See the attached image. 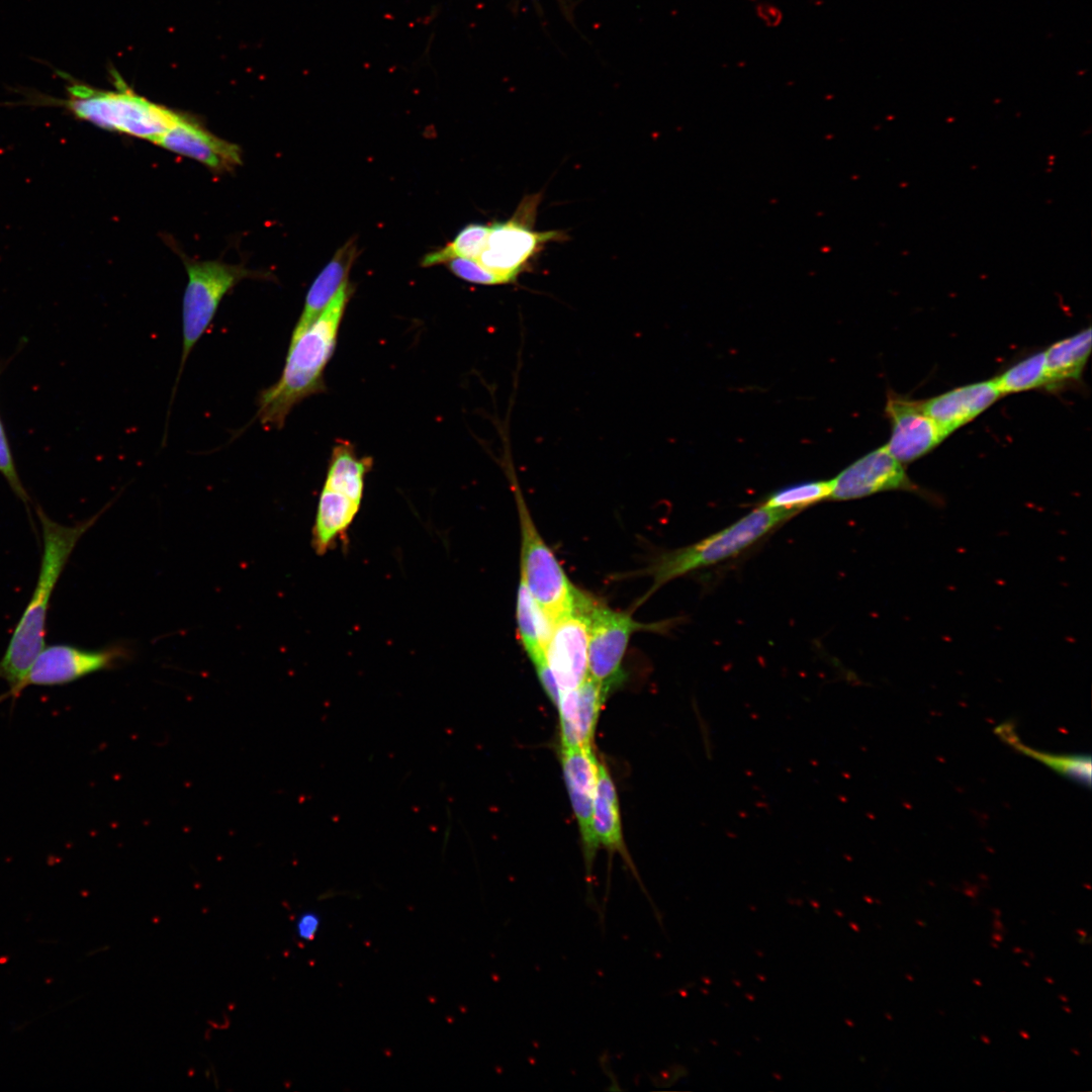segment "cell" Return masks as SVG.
<instances>
[{
  "label": "cell",
  "mask_w": 1092,
  "mask_h": 1092,
  "mask_svg": "<svg viewBox=\"0 0 1092 1092\" xmlns=\"http://www.w3.org/2000/svg\"><path fill=\"white\" fill-rule=\"evenodd\" d=\"M108 506L93 517L72 526L54 521L40 507L36 508L42 538L39 572L31 598L0 659V678L8 684L9 690L18 685L44 647L47 615L58 580L78 541Z\"/></svg>",
  "instance_id": "obj_1"
},
{
  "label": "cell",
  "mask_w": 1092,
  "mask_h": 1092,
  "mask_svg": "<svg viewBox=\"0 0 1092 1092\" xmlns=\"http://www.w3.org/2000/svg\"><path fill=\"white\" fill-rule=\"evenodd\" d=\"M351 291L346 280L320 316L289 344L281 376L258 396L256 417L263 426L281 429L297 403L324 392V371L334 353Z\"/></svg>",
  "instance_id": "obj_2"
},
{
  "label": "cell",
  "mask_w": 1092,
  "mask_h": 1092,
  "mask_svg": "<svg viewBox=\"0 0 1092 1092\" xmlns=\"http://www.w3.org/2000/svg\"><path fill=\"white\" fill-rule=\"evenodd\" d=\"M795 515V512L759 505L721 531L662 553L645 569L652 577V584L640 603L670 580L737 556Z\"/></svg>",
  "instance_id": "obj_3"
},
{
  "label": "cell",
  "mask_w": 1092,
  "mask_h": 1092,
  "mask_svg": "<svg viewBox=\"0 0 1092 1092\" xmlns=\"http://www.w3.org/2000/svg\"><path fill=\"white\" fill-rule=\"evenodd\" d=\"M58 102L80 120L152 143L182 117L125 87L101 90L72 82L67 98Z\"/></svg>",
  "instance_id": "obj_4"
},
{
  "label": "cell",
  "mask_w": 1092,
  "mask_h": 1092,
  "mask_svg": "<svg viewBox=\"0 0 1092 1092\" xmlns=\"http://www.w3.org/2000/svg\"><path fill=\"white\" fill-rule=\"evenodd\" d=\"M514 468H507L517 505L520 532V575L550 625L569 612L578 590L538 531L523 496Z\"/></svg>",
  "instance_id": "obj_5"
},
{
  "label": "cell",
  "mask_w": 1092,
  "mask_h": 1092,
  "mask_svg": "<svg viewBox=\"0 0 1092 1092\" xmlns=\"http://www.w3.org/2000/svg\"><path fill=\"white\" fill-rule=\"evenodd\" d=\"M185 267L188 280L182 301V353L174 392L190 352L208 329L223 296L244 279L261 278L259 272L244 265L218 260H185Z\"/></svg>",
  "instance_id": "obj_6"
},
{
  "label": "cell",
  "mask_w": 1092,
  "mask_h": 1092,
  "mask_svg": "<svg viewBox=\"0 0 1092 1092\" xmlns=\"http://www.w3.org/2000/svg\"><path fill=\"white\" fill-rule=\"evenodd\" d=\"M541 194L525 196L513 216L489 226L485 246L477 262L505 284L516 282L528 261L549 242L565 240L560 231L537 232L534 221Z\"/></svg>",
  "instance_id": "obj_7"
},
{
  "label": "cell",
  "mask_w": 1092,
  "mask_h": 1092,
  "mask_svg": "<svg viewBox=\"0 0 1092 1092\" xmlns=\"http://www.w3.org/2000/svg\"><path fill=\"white\" fill-rule=\"evenodd\" d=\"M130 656V649L111 644L99 649H85L69 644L46 646L34 658L18 685L0 696L15 701L29 686L54 687L76 681L88 674L118 666Z\"/></svg>",
  "instance_id": "obj_8"
},
{
  "label": "cell",
  "mask_w": 1092,
  "mask_h": 1092,
  "mask_svg": "<svg viewBox=\"0 0 1092 1092\" xmlns=\"http://www.w3.org/2000/svg\"><path fill=\"white\" fill-rule=\"evenodd\" d=\"M593 599L588 610V676L613 690L624 678L622 662L634 632L655 629Z\"/></svg>",
  "instance_id": "obj_9"
},
{
  "label": "cell",
  "mask_w": 1092,
  "mask_h": 1092,
  "mask_svg": "<svg viewBox=\"0 0 1092 1092\" xmlns=\"http://www.w3.org/2000/svg\"><path fill=\"white\" fill-rule=\"evenodd\" d=\"M561 764L570 803L581 836L583 860L586 876V902L588 907L602 911L593 893V867L600 844L597 840L594 824V798L599 770L592 745L561 748Z\"/></svg>",
  "instance_id": "obj_10"
},
{
  "label": "cell",
  "mask_w": 1092,
  "mask_h": 1092,
  "mask_svg": "<svg viewBox=\"0 0 1092 1092\" xmlns=\"http://www.w3.org/2000/svg\"><path fill=\"white\" fill-rule=\"evenodd\" d=\"M593 598L578 590L572 609L551 626L545 655L560 694L587 676L588 610Z\"/></svg>",
  "instance_id": "obj_11"
},
{
  "label": "cell",
  "mask_w": 1092,
  "mask_h": 1092,
  "mask_svg": "<svg viewBox=\"0 0 1092 1092\" xmlns=\"http://www.w3.org/2000/svg\"><path fill=\"white\" fill-rule=\"evenodd\" d=\"M828 499L850 500L889 490H905L922 497L929 496L911 480L903 464L896 460L886 446L863 455L830 480Z\"/></svg>",
  "instance_id": "obj_12"
},
{
  "label": "cell",
  "mask_w": 1092,
  "mask_h": 1092,
  "mask_svg": "<svg viewBox=\"0 0 1092 1092\" xmlns=\"http://www.w3.org/2000/svg\"><path fill=\"white\" fill-rule=\"evenodd\" d=\"M885 415L891 425V436L885 446L902 464L919 459L946 438L923 412L920 400L889 391Z\"/></svg>",
  "instance_id": "obj_13"
},
{
  "label": "cell",
  "mask_w": 1092,
  "mask_h": 1092,
  "mask_svg": "<svg viewBox=\"0 0 1092 1092\" xmlns=\"http://www.w3.org/2000/svg\"><path fill=\"white\" fill-rule=\"evenodd\" d=\"M154 144L193 159L215 172H230L242 164L241 148L222 140L185 115Z\"/></svg>",
  "instance_id": "obj_14"
},
{
  "label": "cell",
  "mask_w": 1092,
  "mask_h": 1092,
  "mask_svg": "<svg viewBox=\"0 0 1092 1092\" xmlns=\"http://www.w3.org/2000/svg\"><path fill=\"white\" fill-rule=\"evenodd\" d=\"M611 691L587 676L577 688L560 694L561 748L593 744L601 709Z\"/></svg>",
  "instance_id": "obj_15"
},
{
  "label": "cell",
  "mask_w": 1092,
  "mask_h": 1092,
  "mask_svg": "<svg viewBox=\"0 0 1092 1092\" xmlns=\"http://www.w3.org/2000/svg\"><path fill=\"white\" fill-rule=\"evenodd\" d=\"M1001 395L993 379L967 384L920 400L923 412L947 437L973 421Z\"/></svg>",
  "instance_id": "obj_16"
},
{
  "label": "cell",
  "mask_w": 1092,
  "mask_h": 1092,
  "mask_svg": "<svg viewBox=\"0 0 1092 1092\" xmlns=\"http://www.w3.org/2000/svg\"><path fill=\"white\" fill-rule=\"evenodd\" d=\"M593 824L599 844L605 846L611 852L619 853L626 864L631 869L635 878L640 882V878L625 846L616 787L607 766L602 762H599L594 798ZM640 885L642 891L648 897V900L652 905L651 907L656 913V918L659 919L660 915L656 906H654L641 882Z\"/></svg>",
  "instance_id": "obj_17"
},
{
  "label": "cell",
  "mask_w": 1092,
  "mask_h": 1092,
  "mask_svg": "<svg viewBox=\"0 0 1092 1092\" xmlns=\"http://www.w3.org/2000/svg\"><path fill=\"white\" fill-rule=\"evenodd\" d=\"M356 256L354 241L345 243L335 253L312 282L306 294L302 312L293 329L290 343L294 342L320 316L341 285L348 280V273Z\"/></svg>",
  "instance_id": "obj_18"
},
{
  "label": "cell",
  "mask_w": 1092,
  "mask_h": 1092,
  "mask_svg": "<svg viewBox=\"0 0 1092 1092\" xmlns=\"http://www.w3.org/2000/svg\"><path fill=\"white\" fill-rule=\"evenodd\" d=\"M360 505L344 494L323 487L320 494L311 544L318 555L334 549L337 543L347 541V533L356 518Z\"/></svg>",
  "instance_id": "obj_19"
},
{
  "label": "cell",
  "mask_w": 1092,
  "mask_h": 1092,
  "mask_svg": "<svg viewBox=\"0 0 1092 1092\" xmlns=\"http://www.w3.org/2000/svg\"><path fill=\"white\" fill-rule=\"evenodd\" d=\"M1092 331L1090 327L1076 335L1051 345L1045 351L1048 389L1081 379L1091 352Z\"/></svg>",
  "instance_id": "obj_20"
},
{
  "label": "cell",
  "mask_w": 1092,
  "mask_h": 1092,
  "mask_svg": "<svg viewBox=\"0 0 1092 1092\" xmlns=\"http://www.w3.org/2000/svg\"><path fill=\"white\" fill-rule=\"evenodd\" d=\"M370 457L357 456L349 442L340 441L333 448L325 488L344 494L361 505L364 478L372 467Z\"/></svg>",
  "instance_id": "obj_21"
},
{
  "label": "cell",
  "mask_w": 1092,
  "mask_h": 1092,
  "mask_svg": "<svg viewBox=\"0 0 1092 1092\" xmlns=\"http://www.w3.org/2000/svg\"><path fill=\"white\" fill-rule=\"evenodd\" d=\"M516 612L519 637L532 663L546 657L545 646L551 627L535 603L521 575L517 593Z\"/></svg>",
  "instance_id": "obj_22"
},
{
  "label": "cell",
  "mask_w": 1092,
  "mask_h": 1092,
  "mask_svg": "<svg viewBox=\"0 0 1092 1092\" xmlns=\"http://www.w3.org/2000/svg\"><path fill=\"white\" fill-rule=\"evenodd\" d=\"M995 732L1014 749L1036 759L1059 775L1080 785H1091V757L1083 754H1052L1024 745L1010 722L1002 723Z\"/></svg>",
  "instance_id": "obj_23"
},
{
  "label": "cell",
  "mask_w": 1092,
  "mask_h": 1092,
  "mask_svg": "<svg viewBox=\"0 0 1092 1092\" xmlns=\"http://www.w3.org/2000/svg\"><path fill=\"white\" fill-rule=\"evenodd\" d=\"M993 380L1001 395L1046 387L1044 351L1024 358Z\"/></svg>",
  "instance_id": "obj_24"
},
{
  "label": "cell",
  "mask_w": 1092,
  "mask_h": 1092,
  "mask_svg": "<svg viewBox=\"0 0 1092 1092\" xmlns=\"http://www.w3.org/2000/svg\"><path fill=\"white\" fill-rule=\"evenodd\" d=\"M488 233V225L479 223L467 224L457 234L455 239L444 248L427 254L423 258L422 266H433L454 258L477 260L485 246Z\"/></svg>",
  "instance_id": "obj_25"
},
{
  "label": "cell",
  "mask_w": 1092,
  "mask_h": 1092,
  "mask_svg": "<svg viewBox=\"0 0 1092 1092\" xmlns=\"http://www.w3.org/2000/svg\"><path fill=\"white\" fill-rule=\"evenodd\" d=\"M830 480L808 481L776 490L761 504L764 507L799 513L802 510L828 499Z\"/></svg>",
  "instance_id": "obj_26"
},
{
  "label": "cell",
  "mask_w": 1092,
  "mask_h": 1092,
  "mask_svg": "<svg viewBox=\"0 0 1092 1092\" xmlns=\"http://www.w3.org/2000/svg\"><path fill=\"white\" fill-rule=\"evenodd\" d=\"M446 263L452 273L467 282L480 285L505 284L499 277L485 269L476 260L469 258H454Z\"/></svg>",
  "instance_id": "obj_27"
},
{
  "label": "cell",
  "mask_w": 1092,
  "mask_h": 1092,
  "mask_svg": "<svg viewBox=\"0 0 1092 1092\" xmlns=\"http://www.w3.org/2000/svg\"><path fill=\"white\" fill-rule=\"evenodd\" d=\"M0 472L7 480L8 484L14 491V493L24 503L27 507L29 503V496L23 487L17 470L15 468L13 458L8 445L7 437L3 424L0 420Z\"/></svg>",
  "instance_id": "obj_28"
},
{
  "label": "cell",
  "mask_w": 1092,
  "mask_h": 1092,
  "mask_svg": "<svg viewBox=\"0 0 1092 1092\" xmlns=\"http://www.w3.org/2000/svg\"><path fill=\"white\" fill-rule=\"evenodd\" d=\"M321 925V917L313 911L301 913L295 923L297 936L302 940H311L315 937Z\"/></svg>",
  "instance_id": "obj_29"
},
{
  "label": "cell",
  "mask_w": 1092,
  "mask_h": 1092,
  "mask_svg": "<svg viewBox=\"0 0 1092 1092\" xmlns=\"http://www.w3.org/2000/svg\"><path fill=\"white\" fill-rule=\"evenodd\" d=\"M992 939H993V940H995V941H997V942H1001V941H1003V939H1004V938H1003V935H1002V934H1000V933H998V932H994V933L992 934Z\"/></svg>",
  "instance_id": "obj_30"
},
{
  "label": "cell",
  "mask_w": 1092,
  "mask_h": 1092,
  "mask_svg": "<svg viewBox=\"0 0 1092 1092\" xmlns=\"http://www.w3.org/2000/svg\"><path fill=\"white\" fill-rule=\"evenodd\" d=\"M1018 1034L1024 1039H1029L1030 1038L1029 1033L1027 1031L1023 1030V1029L1018 1030Z\"/></svg>",
  "instance_id": "obj_31"
},
{
  "label": "cell",
  "mask_w": 1092,
  "mask_h": 1092,
  "mask_svg": "<svg viewBox=\"0 0 1092 1092\" xmlns=\"http://www.w3.org/2000/svg\"><path fill=\"white\" fill-rule=\"evenodd\" d=\"M993 925H994V927H995V929H996V930H999V929H1002V928H1003V924L1001 923V921H999V920H998V918H996V919L994 920V923H993Z\"/></svg>",
  "instance_id": "obj_32"
},
{
  "label": "cell",
  "mask_w": 1092,
  "mask_h": 1092,
  "mask_svg": "<svg viewBox=\"0 0 1092 1092\" xmlns=\"http://www.w3.org/2000/svg\"><path fill=\"white\" fill-rule=\"evenodd\" d=\"M981 1040H982V1041H983V1042H984L985 1044H990V1043H991V1039H990V1038H989V1037H988L987 1035H985V1034H982V1035H981Z\"/></svg>",
  "instance_id": "obj_33"
},
{
  "label": "cell",
  "mask_w": 1092,
  "mask_h": 1092,
  "mask_svg": "<svg viewBox=\"0 0 1092 1092\" xmlns=\"http://www.w3.org/2000/svg\"><path fill=\"white\" fill-rule=\"evenodd\" d=\"M1012 951H1013L1014 953H1022V952H1023V949H1022V948H1020L1019 946H1014V947L1012 948Z\"/></svg>",
  "instance_id": "obj_34"
},
{
  "label": "cell",
  "mask_w": 1092,
  "mask_h": 1092,
  "mask_svg": "<svg viewBox=\"0 0 1092 1092\" xmlns=\"http://www.w3.org/2000/svg\"><path fill=\"white\" fill-rule=\"evenodd\" d=\"M992 911L996 918H999L1001 916V911L998 908L992 909Z\"/></svg>",
  "instance_id": "obj_35"
},
{
  "label": "cell",
  "mask_w": 1092,
  "mask_h": 1092,
  "mask_svg": "<svg viewBox=\"0 0 1092 1092\" xmlns=\"http://www.w3.org/2000/svg\"><path fill=\"white\" fill-rule=\"evenodd\" d=\"M1059 999L1064 1003H1067L1069 1001V998L1063 994L1059 995Z\"/></svg>",
  "instance_id": "obj_36"
},
{
  "label": "cell",
  "mask_w": 1092,
  "mask_h": 1092,
  "mask_svg": "<svg viewBox=\"0 0 1092 1092\" xmlns=\"http://www.w3.org/2000/svg\"><path fill=\"white\" fill-rule=\"evenodd\" d=\"M1077 933L1082 935L1084 938L1087 936V932L1083 929H1077Z\"/></svg>",
  "instance_id": "obj_37"
},
{
  "label": "cell",
  "mask_w": 1092,
  "mask_h": 1092,
  "mask_svg": "<svg viewBox=\"0 0 1092 1092\" xmlns=\"http://www.w3.org/2000/svg\"><path fill=\"white\" fill-rule=\"evenodd\" d=\"M1043 979H1044V981H1045L1046 983H1049V984H1051V985H1053V984L1055 983L1054 979H1053V978H1051V977H1044Z\"/></svg>",
  "instance_id": "obj_38"
},
{
  "label": "cell",
  "mask_w": 1092,
  "mask_h": 1092,
  "mask_svg": "<svg viewBox=\"0 0 1092 1092\" xmlns=\"http://www.w3.org/2000/svg\"><path fill=\"white\" fill-rule=\"evenodd\" d=\"M1062 1009L1065 1010L1066 1013H1069V1014L1072 1013V1009L1069 1006L1064 1005V1006H1062Z\"/></svg>",
  "instance_id": "obj_39"
},
{
  "label": "cell",
  "mask_w": 1092,
  "mask_h": 1092,
  "mask_svg": "<svg viewBox=\"0 0 1092 1092\" xmlns=\"http://www.w3.org/2000/svg\"><path fill=\"white\" fill-rule=\"evenodd\" d=\"M915 923H916L917 925L921 926V927H924V926H925V922H924V921H922V920H919V919H916V920H915Z\"/></svg>",
  "instance_id": "obj_40"
},
{
  "label": "cell",
  "mask_w": 1092,
  "mask_h": 1092,
  "mask_svg": "<svg viewBox=\"0 0 1092 1092\" xmlns=\"http://www.w3.org/2000/svg\"><path fill=\"white\" fill-rule=\"evenodd\" d=\"M973 983L976 984L979 987H982V985H983L982 982L979 979H973Z\"/></svg>",
  "instance_id": "obj_41"
},
{
  "label": "cell",
  "mask_w": 1092,
  "mask_h": 1092,
  "mask_svg": "<svg viewBox=\"0 0 1092 1092\" xmlns=\"http://www.w3.org/2000/svg\"><path fill=\"white\" fill-rule=\"evenodd\" d=\"M905 978H906V979H907L908 981H910V982H914V978H913V977H912L911 975H909V974H906V975H905Z\"/></svg>",
  "instance_id": "obj_42"
},
{
  "label": "cell",
  "mask_w": 1092,
  "mask_h": 1092,
  "mask_svg": "<svg viewBox=\"0 0 1092 1092\" xmlns=\"http://www.w3.org/2000/svg\"><path fill=\"white\" fill-rule=\"evenodd\" d=\"M1071 1052H1072V1053H1073L1074 1055H1076L1077 1057H1079V1056H1080V1053H1079V1051H1078L1077 1049H1071Z\"/></svg>",
  "instance_id": "obj_43"
},
{
  "label": "cell",
  "mask_w": 1092,
  "mask_h": 1092,
  "mask_svg": "<svg viewBox=\"0 0 1092 1092\" xmlns=\"http://www.w3.org/2000/svg\"><path fill=\"white\" fill-rule=\"evenodd\" d=\"M1022 965H1023V966H1025V967H1027V968H1029V967H1030V964H1029V962H1028V961H1025V960H1024V961H1022Z\"/></svg>",
  "instance_id": "obj_44"
},
{
  "label": "cell",
  "mask_w": 1092,
  "mask_h": 1092,
  "mask_svg": "<svg viewBox=\"0 0 1092 1092\" xmlns=\"http://www.w3.org/2000/svg\"><path fill=\"white\" fill-rule=\"evenodd\" d=\"M991 946L993 948H998L999 947V945L996 942H991Z\"/></svg>",
  "instance_id": "obj_45"
}]
</instances>
